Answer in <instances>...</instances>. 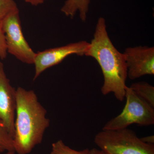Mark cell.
Listing matches in <instances>:
<instances>
[{"instance_id": "obj_18", "label": "cell", "mask_w": 154, "mask_h": 154, "mask_svg": "<svg viewBox=\"0 0 154 154\" xmlns=\"http://www.w3.org/2000/svg\"><path fill=\"white\" fill-rule=\"evenodd\" d=\"M15 151H12L7 152L5 154H15Z\"/></svg>"}, {"instance_id": "obj_2", "label": "cell", "mask_w": 154, "mask_h": 154, "mask_svg": "<svg viewBox=\"0 0 154 154\" xmlns=\"http://www.w3.org/2000/svg\"><path fill=\"white\" fill-rule=\"evenodd\" d=\"M47 112L33 91L19 87L16 90V115L13 140L14 151L28 154L43 139L49 126Z\"/></svg>"}, {"instance_id": "obj_5", "label": "cell", "mask_w": 154, "mask_h": 154, "mask_svg": "<svg viewBox=\"0 0 154 154\" xmlns=\"http://www.w3.org/2000/svg\"><path fill=\"white\" fill-rule=\"evenodd\" d=\"M8 53L23 63L33 64L36 53L30 47L22 31L19 8L1 21Z\"/></svg>"}, {"instance_id": "obj_1", "label": "cell", "mask_w": 154, "mask_h": 154, "mask_svg": "<svg viewBox=\"0 0 154 154\" xmlns=\"http://www.w3.org/2000/svg\"><path fill=\"white\" fill-rule=\"evenodd\" d=\"M85 55L93 57L102 69L104 82L101 88L103 95L113 93L122 102L125 99L127 86V69L124 55L113 45L106 29V21L101 17L96 24L94 38Z\"/></svg>"}, {"instance_id": "obj_16", "label": "cell", "mask_w": 154, "mask_h": 154, "mask_svg": "<svg viewBox=\"0 0 154 154\" xmlns=\"http://www.w3.org/2000/svg\"><path fill=\"white\" fill-rule=\"evenodd\" d=\"M26 3L30 4L32 5L37 6L44 3L46 0H24Z\"/></svg>"}, {"instance_id": "obj_10", "label": "cell", "mask_w": 154, "mask_h": 154, "mask_svg": "<svg viewBox=\"0 0 154 154\" xmlns=\"http://www.w3.org/2000/svg\"><path fill=\"white\" fill-rule=\"evenodd\" d=\"M130 88L137 96L154 107V87L144 82L132 84Z\"/></svg>"}, {"instance_id": "obj_4", "label": "cell", "mask_w": 154, "mask_h": 154, "mask_svg": "<svg viewBox=\"0 0 154 154\" xmlns=\"http://www.w3.org/2000/svg\"><path fill=\"white\" fill-rule=\"evenodd\" d=\"M125 98L126 104L122 112L107 122L102 129H124L133 124L141 126L154 124V107L137 96L128 86Z\"/></svg>"}, {"instance_id": "obj_15", "label": "cell", "mask_w": 154, "mask_h": 154, "mask_svg": "<svg viewBox=\"0 0 154 154\" xmlns=\"http://www.w3.org/2000/svg\"><path fill=\"white\" fill-rule=\"evenodd\" d=\"M140 139L142 141L145 143L150 144H154V136L153 135L140 138Z\"/></svg>"}, {"instance_id": "obj_8", "label": "cell", "mask_w": 154, "mask_h": 154, "mask_svg": "<svg viewBox=\"0 0 154 154\" xmlns=\"http://www.w3.org/2000/svg\"><path fill=\"white\" fill-rule=\"evenodd\" d=\"M16 109V90L11 85L0 61V120L13 138Z\"/></svg>"}, {"instance_id": "obj_12", "label": "cell", "mask_w": 154, "mask_h": 154, "mask_svg": "<svg viewBox=\"0 0 154 154\" xmlns=\"http://www.w3.org/2000/svg\"><path fill=\"white\" fill-rule=\"evenodd\" d=\"M89 150L86 149L83 150H75L60 140L52 144L50 154H89Z\"/></svg>"}, {"instance_id": "obj_14", "label": "cell", "mask_w": 154, "mask_h": 154, "mask_svg": "<svg viewBox=\"0 0 154 154\" xmlns=\"http://www.w3.org/2000/svg\"><path fill=\"white\" fill-rule=\"evenodd\" d=\"M8 54L5 33L3 31L2 22L0 21V59H5Z\"/></svg>"}, {"instance_id": "obj_11", "label": "cell", "mask_w": 154, "mask_h": 154, "mask_svg": "<svg viewBox=\"0 0 154 154\" xmlns=\"http://www.w3.org/2000/svg\"><path fill=\"white\" fill-rule=\"evenodd\" d=\"M14 151L13 138L0 120V153Z\"/></svg>"}, {"instance_id": "obj_17", "label": "cell", "mask_w": 154, "mask_h": 154, "mask_svg": "<svg viewBox=\"0 0 154 154\" xmlns=\"http://www.w3.org/2000/svg\"><path fill=\"white\" fill-rule=\"evenodd\" d=\"M89 154H108L100 149L93 148L89 150Z\"/></svg>"}, {"instance_id": "obj_9", "label": "cell", "mask_w": 154, "mask_h": 154, "mask_svg": "<svg viewBox=\"0 0 154 154\" xmlns=\"http://www.w3.org/2000/svg\"><path fill=\"white\" fill-rule=\"evenodd\" d=\"M90 0H66L60 11L66 16L73 19L77 12L83 22L87 20Z\"/></svg>"}, {"instance_id": "obj_6", "label": "cell", "mask_w": 154, "mask_h": 154, "mask_svg": "<svg viewBox=\"0 0 154 154\" xmlns=\"http://www.w3.org/2000/svg\"><path fill=\"white\" fill-rule=\"evenodd\" d=\"M89 45L87 41H81L36 53L33 63L35 66L33 80L45 70L58 64L69 56L74 54L85 55Z\"/></svg>"}, {"instance_id": "obj_3", "label": "cell", "mask_w": 154, "mask_h": 154, "mask_svg": "<svg viewBox=\"0 0 154 154\" xmlns=\"http://www.w3.org/2000/svg\"><path fill=\"white\" fill-rule=\"evenodd\" d=\"M100 149L108 154H154V144L145 143L128 129H102L94 138Z\"/></svg>"}, {"instance_id": "obj_7", "label": "cell", "mask_w": 154, "mask_h": 154, "mask_svg": "<svg viewBox=\"0 0 154 154\" xmlns=\"http://www.w3.org/2000/svg\"><path fill=\"white\" fill-rule=\"evenodd\" d=\"M127 77L134 80L146 75H154V48L138 46L125 48L123 53Z\"/></svg>"}, {"instance_id": "obj_13", "label": "cell", "mask_w": 154, "mask_h": 154, "mask_svg": "<svg viewBox=\"0 0 154 154\" xmlns=\"http://www.w3.org/2000/svg\"><path fill=\"white\" fill-rule=\"evenodd\" d=\"M18 8L14 0H0V21L9 13Z\"/></svg>"}]
</instances>
